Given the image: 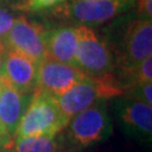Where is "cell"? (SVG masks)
Returning <instances> with one entry per match:
<instances>
[{"label": "cell", "mask_w": 152, "mask_h": 152, "mask_svg": "<svg viewBox=\"0 0 152 152\" xmlns=\"http://www.w3.org/2000/svg\"><path fill=\"white\" fill-rule=\"evenodd\" d=\"M46 28L25 16H18L10 31L2 39L7 50L16 51L28 56L36 64L46 58L45 35Z\"/></svg>", "instance_id": "7"}, {"label": "cell", "mask_w": 152, "mask_h": 152, "mask_svg": "<svg viewBox=\"0 0 152 152\" xmlns=\"http://www.w3.org/2000/svg\"><path fill=\"white\" fill-rule=\"evenodd\" d=\"M124 92L125 89L118 78L110 73L102 77L88 76L55 98L65 118L70 121L71 117L97 102L121 97Z\"/></svg>", "instance_id": "2"}, {"label": "cell", "mask_w": 152, "mask_h": 152, "mask_svg": "<svg viewBox=\"0 0 152 152\" xmlns=\"http://www.w3.org/2000/svg\"><path fill=\"white\" fill-rule=\"evenodd\" d=\"M37 64L28 56L7 50L4 60V76L24 95H32L36 85Z\"/></svg>", "instance_id": "11"}, {"label": "cell", "mask_w": 152, "mask_h": 152, "mask_svg": "<svg viewBox=\"0 0 152 152\" xmlns=\"http://www.w3.org/2000/svg\"><path fill=\"white\" fill-rule=\"evenodd\" d=\"M114 110L127 135L137 141L151 143L152 106L121 96L114 100Z\"/></svg>", "instance_id": "9"}, {"label": "cell", "mask_w": 152, "mask_h": 152, "mask_svg": "<svg viewBox=\"0 0 152 152\" xmlns=\"http://www.w3.org/2000/svg\"><path fill=\"white\" fill-rule=\"evenodd\" d=\"M69 121L61 112L56 98L48 92L34 89L19 124L15 137L56 135Z\"/></svg>", "instance_id": "1"}, {"label": "cell", "mask_w": 152, "mask_h": 152, "mask_svg": "<svg viewBox=\"0 0 152 152\" xmlns=\"http://www.w3.org/2000/svg\"><path fill=\"white\" fill-rule=\"evenodd\" d=\"M78 44V28L62 26L46 31L45 49L46 56L66 64L75 65V54Z\"/></svg>", "instance_id": "12"}, {"label": "cell", "mask_w": 152, "mask_h": 152, "mask_svg": "<svg viewBox=\"0 0 152 152\" xmlns=\"http://www.w3.org/2000/svg\"><path fill=\"white\" fill-rule=\"evenodd\" d=\"M12 145V139L0 125V149H8Z\"/></svg>", "instance_id": "18"}, {"label": "cell", "mask_w": 152, "mask_h": 152, "mask_svg": "<svg viewBox=\"0 0 152 152\" xmlns=\"http://www.w3.org/2000/svg\"><path fill=\"white\" fill-rule=\"evenodd\" d=\"M1 1H15V0H1Z\"/></svg>", "instance_id": "20"}, {"label": "cell", "mask_w": 152, "mask_h": 152, "mask_svg": "<svg viewBox=\"0 0 152 152\" xmlns=\"http://www.w3.org/2000/svg\"><path fill=\"white\" fill-rule=\"evenodd\" d=\"M28 102V95L16 89L4 75L0 77V125L11 139L15 137Z\"/></svg>", "instance_id": "10"}, {"label": "cell", "mask_w": 152, "mask_h": 152, "mask_svg": "<svg viewBox=\"0 0 152 152\" xmlns=\"http://www.w3.org/2000/svg\"><path fill=\"white\" fill-rule=\"evenodd\" d=\"M87 77L76 65L66 64L46 56L37 64L36 85L34 89H39L54 97H59Z\"/></svg>", "instance_id": "8"}, {"label": "cell", "mask_w": 152, "mask_h": 152, "mask_svg": "<svg viewBox=\"0 0 152 152\" xmlns=\"http://www.w3.org/2000/svg\"><path fill=\"white\" fill-rule=\"evenodd\" d=\"M77 28L78 44L75 65L89 77L113 73L116 69V59L108 42L99 37L89 26L77 25Z\"/></svg>", "instance_id": "4"}, {"label": "cell", "mask_w": 152, "mask_h": 152, "mask_svg": "<svg viewBox=\"0 0 152 152\" xmlns=\"http://www.w3.org/2000/svg\"><path fill=\"white\" fill-rule=\"evenodd\" d=\"M15 22V17L10 11L6 8L0 7V41L6 37V35L10 31Z\"/></svg>", "instance_id": "16"}, {"label": "cell", "mask_w": 152, "mask_h": 152, "mask_svg": "<svg viewBox=\"0 0 152 152\" xmlns=\"http://www.w3.org/2000/svg\"><path fill=\"white\" fill-rule=\"evenodd\" d=\"M137 6V17L152 18V0H134Z\"/></svg>", "instance_id": "17"}, {"label": "cell", "mask_w": 152, "mask_h": 152, "mask_svg": "<svg viewBox=\"0 0 152 152\" xmlns=\"http://www.w3.org/2000/svg\"><path fill=\"white\" fill-rule=\"evenodd\" d=\"M66 0H20L15 6L17 9L23 11H43L50 8H55Z\"/></svg>", "instance_id": "14"}, {"label": "cell", "mask_w": 152, "mask_h": 152, "mask_svg": "<svg viewBox=\"0 0 152 152\" xmlns=\"http://www.w3.org/2000/svg\"><path fill=\"white\" fill-rule=\"evenodd\" d=\"M123 96L152 106V82L136 85L129 88L125 90Z\"/></svg>", "instance_id": "15"}, {"label": "cell", "mask_w": 152, "mask_h": 152, "mask_svg": "<svg viewBox=\"0 0 152 152\" xmlns=\"http://www.w3.org/2000/svg\"><path fill=\"white\" fill-rule=\"evenodd\" d=\"M116 69L123 70L152 54V20L136 17L125 24L117 45L112 48Z\"/></svg>", "instance_id": "6"}, {"label": "cell", "mask_w": 152, "mask_h": 152, "mask_svg": "<svg viewBox=\"0 0 152 152\" xmlns=\"http://www.w3.org/2000/svg\"><path fill=\"white\" fill-rule=\"evenodd\" d=\"M68 127L70 142L77 148H88L106 141L113 125L106 100H100L71 117Z\"/></svg>", "instance_id": "5"}, {"label": "cell", "mask_w": 152, "mask_h": 152, "mask_svg": "<svg viewBox=\"0 0 152 152\" xmlns=\"http://www.w3.org/2000/svg\"><path fill=\"white\" fill-rule=\"evenodd\" d=\"M7 49L2 43V41H0V77L4 75V60H5V54Z\"/></svg>", "instance_id": "19"}, {"label": "cell", "mask_w": 152, "mask_h": 152, "mask_svg": "<svg viewBox=\"0 0 152 152\" xmlns=\"http://www.w3.org/2000/svg\"><path fill=\"white\" fill-rule=\"evenodd\" d=\"M135 5L134 0H72L53 8V15L78 25H102L120 17Z\"/></svg>", "instance_id": "3"}, {"label": "cell", "mask_w": 152, "mask_h": 152, "mask_svg": "<svg viewBox=\"0 0 152 152\" xmlns=\"http://www.w3.org/2000/svg\"><path fill=\"white\" fill-rule=\"evenodd\" d=\"M14 152H59L56 135L28 136L16 139Z\"/></svg>", "instance_id": "13"}]
</instances>
